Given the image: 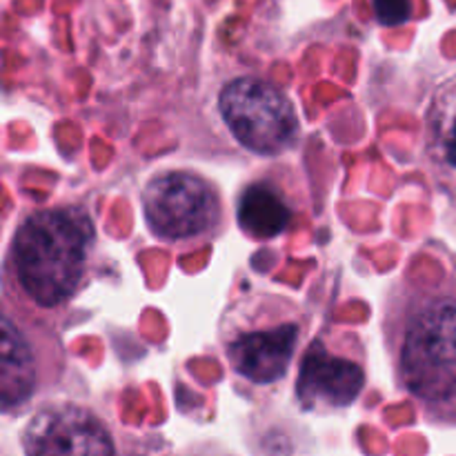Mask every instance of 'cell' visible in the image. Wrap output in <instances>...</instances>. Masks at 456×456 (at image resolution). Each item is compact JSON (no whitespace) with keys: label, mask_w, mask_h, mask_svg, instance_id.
Returning a JSON list of instances; mask_svg holds the SVG:
<instances>
[{"label":"cell","mask_w":456,"mask_h":456,"mask_svg":"<svg viewBox=\"0 0 456 456\" xmlns=\"http://www.w3.org/2000/svg\"><path fill=\"white\" fill-rule=\"evenodd\" d=\"M381 332L396 387L423 421L456 428V256L439 270L408 265L387 289Z\"/></svg>","instance_id":"cell-1"},{"label":"cell","mask_w":456,"mask_h":456,"mask_svg":"<svg viewBox=\"0 0 456 456\" xmlns=\"http://www.w3.org/2000/svg\"><path fill=\"white\" fill-rule=\"evenodd\" d=\"M96 227L71 205L25 214L4 256V292L29 312H62L87 283Z\"/></svg>","instance_id":"cell-2"},{"label":"cell","mask_w":456,"mask_h":456,"mask_svg":"<svg viewBox=\"0 0 456 456\" xmlns=\"http://www.w3.org/2000/svg\"><path fill=\"white\" fill-rule=\"evenodd\" d=\"M310 328L301 303L265 289L236 298L218 323V343L232 374L254 387L288 377Z\"/></svg>","instance_id":"cell-3"},{"label":"cell","mask_w":456,"mask_h":456,"mask_svg":"<svg viewBox=\"0 0 456 456\" xmlns=\"http://www.w3.org/2000/svg\"><path fill=\"white\" fill-rule=\"evenodd\" d=\"M141 203L147 230L181 249L209 243L225 223V203L218 187L190 169L154 174L142 187Z\"/></svg>","instance_id":"cell-4"},{"label":"cell","mask_w":456,"mask_h":456,"mask_svg":"<svg viewBox=\"0 0 456 456\" xmlns=\"http://www.w3.org/2000/svg\"><path fill=\"white\" fill-rule=\"evenodd\" d=\"M368 386V354L359 332L325 328L305 347L298 363L297 401L316 414L354 405Z\"/></svg>","instance_id":"cell-5"},{"label":"cell","mask_w":456,"mask_h":456,"mask_svg":"<svg viewBox=\"0 0 456 456\" xmlns=\"http://www.w3.org/2000/svg\"><path fill=\"white\" fill-rule=\"evenodd\" d=\"M218 114L232 136L258 156H279L301 134L297 107L288 94L258 76L230 80L218 94Z\"/></svg>","instance_id":"cell-6"},{"label":"cell","mask_w":456,"mask_h":456,"mask_svg":"<svg viewBox=\"0 0 456 456\" xmlns=\"http://www.w3.org/2000/svg\"><path fill=\"white\" fill-rule=\"evenodd\" d=\"M18 314L9 301L3 305V386L4 414L27 408L34 396L47 390L61 374L62 347L58 337L43 323L27 319V312L18 305Z\"/></svg>","instance_id":"cell-7"},{"label":"cell","mask_w":456,"mask_h":456,"mask_svg":"<svg viewBox=\"0 0 456 456\" xmlns=\"http://www.w3.org/2000/svg\"><path fill=\"white\" fill-rule=\"evenodd\" d=\"M25 454H114V435L98 414L76 403L45 405L20 435Z\"/></svg>","instance_id":"cell-8"},{"label":"cell","mask_w":456,"mask_h":456,"mask_svg":"<svg viewBox=\"0 0 456 456\" xmlns=\"http://www.w3.org/2000/svg\"><path fill=\"white\" fill-rule=\"evenodd\" d=\"M423 160L456 203V74L441 80L423 111Z\"/></svg>","instance_id":"cell-9"},{"label":"cell","mask_w":456,"mask_h":456,"mask_svg":"<svg viewBox=\"0 0 456 456\" xmlns=\"http://www.w3.org/2000/svg\"><path fill=\"white\" fill-rule=\"evenodd\" d=\"M236 221L249 239L272 240L292 223V205L279 185L254 181L245 185L236 199Z\"/></svg>","instance_id":"cell-10"},{"label":"cell","mask_w":456,"mask_h":456,"mask_svg":"<svg viewBox=\"0 0 456 456\" xmlns=\"http://www.w3.org/2000/svg\"><path fill=\"white\" fill-rule=\"evenodd\" d=\"M374 20L383 27H399L412 18V0H372Z\"/></svg>","instance_id":"cell-11"}]
</instances>
